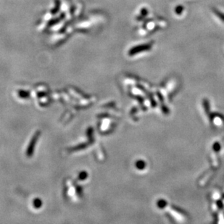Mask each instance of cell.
I'll return each mask as SVG.
<instances>
[{
    "label": "cell",
    "instance_id": "6da1fadb",
    "mask_svg": "<svg viewBox=\"0 0 224 224\" xmlns=\"http://www.w3.org/2000/svg\"><path fill=\"white\" fill-rule=\"evenodd\" d=\"M152 43H147V44H144L142 45H139V46H136L131 49L129 52V55H136V54L143 52L149 51V49L152 48Z\"/></svg>",
    "mask_w": 224,
    "mask_h": 224
},
{
    "label": "cell",
    "instance_id": "7a4b0ae2",
    "mask_svg": "<svg viewBox=\"0 0 224 224\" xmlns=\"http://www.w3.org/2000/svg\"><path fill=\"white\" fill-rule=\"evenodd\" d=\"M213 12L215 15H216L217 18H218L222 22L224 23V13L223 12L220 11V10L216 9V8H213Z\"/></svg>",
    "mask_w": 224,
    "mask_h": 224
},
{
    "label": "cell",
    "instance_id": "3957f363",
    "mask_svg": "<svg viewBox=\"0 0 224 224\" xmlns=\"http://www.w3.org/2000/svg\"><path fill=\"white\" fill-rule=\"evenodd\" d=\"M176 13L178 14V15H181L182 13V12L184 11V7H182V6L179 5V6H177V7H176Z\"/></svg>",
    "mask_w": 224,
    "mask_h": 224
}]
</instances>
